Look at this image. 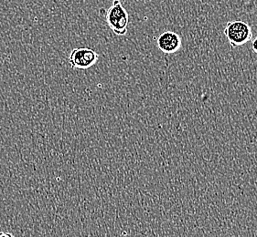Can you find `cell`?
Segmentation results:
<instances>
[{
    "mask_svg": "<svg viewBox=\"0 0 257 237\" xmlns=\"http://www.w3.org/2000/svg\"><path fill=\"white\" fill-rule=\"evenodd\" d=\"M157 44L165 54H173L180 50L182 45L181 36L173 31H165L157 40Z\"/></svg>",
    "mask_w": 257,
    "mask_h": 237,
    "instance_id": "4",
    "label": "cell"
},
{
    "mask_svg": "<svg viewBox=\"0 0 257 237\" xmlns=\"http://www.w3.org/2000/svg\"><path fill=\"white\" fill-rule=\"evenodd\" d=\"M106 22L115 35L123 36L127 32L129 15L119 0H113V4L106 12Z\"/></svg>",
    "mask_w": 257,
    "mask_h": 237,
    "instance_id": "1",
    "label": "cell"
},
{
    "mask_svg": "<svg viewBox=\"0 0 257 237\" xmlns=\"http://www.w3.org/2000/svg\"><path fill=\"white\" fill-rule=\"evenodd\" d=\"M251 46H252V52L257 54V36L252 40Z\"/></svg>",
    "mask_w": 257,
    "mask_h": 237,
    "instance_id": "5",
    "label": "cell"
},
{
    "mask_svg": "<svg viewBox=\"0 0 257 237\" xmlns=\"http://www.w3.org/2000/svg\"><path fill=\"white\" fill-rule=\"evenodd\" d=\"M0 236H12V234L7 232H0Z\"/></svg>",
    "mask_w": 257,
    "mask_h": 237,
    "instance_id": "6",
    "label": "cell"
},
{
    "mask_svg": "<svg viewBox=\"0 0 257 237\" xmlns=\"http://www.w3.org/2000/svg\"><path fill=\"white\" fill-rule=\"evenodd\" d=\"M99 55L89 48H73L69 55V63L72 68L87 70L97 62Z\"/></svg>",
    "mask_w": 257,
    "mask_h": 237,
    "instance_id": "3",
    "label": "cell"
},
{
    "mask_svg": "<svg viewBox=\"0 0 257 237\" xmlns=\"http://www.w3.org/2000/svg\"><path fill=\"white\" fill-rule=\"evenodd\" d=\"M224 35L231 46L236 48L252 40V28L244 21H230L225 26Z\"/></svg>",
    "mask_w": 257,
    "mask_h": 237,
    "instance_id": "2",
    "label": "cell"
}]
</instances>
